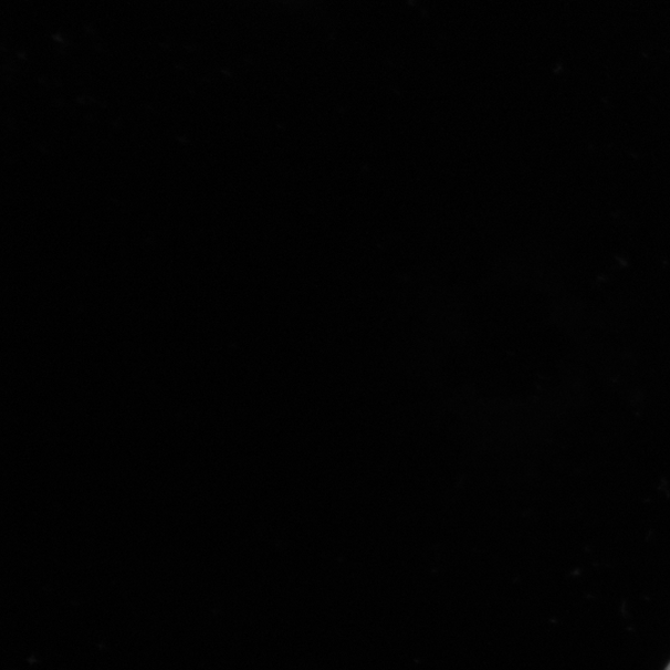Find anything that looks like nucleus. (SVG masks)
I'll list each match as a JSON object with an SVG mask.
<instances>
[{
  "label": "nucleus",
  "mask_w": 670,
  "mask_h": 670,
  "mask_svg": "<svg viewBox=\"0 0 670 670\" xmlns=\"http://www.w3.org/2000/svg\"><path fill=\"white\" fill-rule=\"evenodd\" d=\"M667 670H670V664L668 666Z\"/></svg>",
  "instance_id": "obj_1"
}]
</instances>
